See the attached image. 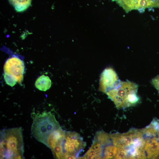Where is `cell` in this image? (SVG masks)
Segmentation results:
<instances>
[{
    "label": "cell",
    "instance_id": "8fae6325",
    "mask_svg": "<svg viewBox=\"0 0 159 159\" xmlns=\"http://www.w3.org/2000/svg\"><path fill=\"white\" fill-rule=\"evenodd\" d=\"M51 84V81L49 77L47 76L42 75L37 79L35 85L39 90L46 91L50 88Z\"/></svg>",
    "mask_w": 159,
    "mask_h": 159
},
{
    "label": "cell",
    "instance_id": "6da1fadb",
    "mask_svg": "<svg viewBox=\"0 0 159 159\" xmlns=\"http://www.w3.org/2000/svg\"><path fill=\"white\" fill-rule=\"evenodd\" d=\"M0 134V159H24L22 127L4 129Z\"/></svg>",
    "mask_w": 159,
    "mask_h": 159
},
{
    "label": "cell",
    "instance_id": "7c38bea8",
    "mask_svg": "<svg viewBox=\"0 0 159 159\" xmlns=\"http://www.w3.org/2000/svg\"><path fill=\"white\" fill-rule=\"evenodd\" d=\"M18 12L26 10L31 5L32 0H9Z\"/></svg>",
    "mask_w": 159,
    "mask_h": 159
},
{
    "label": "cell",
    "instance_id": "3957f363",
    "mask_svg": "<svg viewBox=\"0 0 159 159\" xmlns=\"http://www.w3.org/2000/svg\"><path fill=\"white\" fill-rule=\"evenodd\" d=\"M138 86L130 81H120L118 85L106 94L118 109L134 106L139 102L137 95Z\"/></svg>",
    "mask_w": 159,
    "mask_h": 159
},
{
    "label": "cell",
    "instance_id": "e0dca14e",
    "mask_svg": "<svg viewBox=\"0 0 159 159\" xmlns=\"http://www.w3.org/2000/svg\"><path fill=\"white\" fill-rule=\"evenodd\" d=\"M151 82L152 84L159 93V75L152 79Z\"/></svg>",
    "mask_w": 159,
    "mask_h": 159
},
{
    "label": "cell",
    "instance_id": "9c48e42d",
    "mask_svg": "<svg viewBox=\"0 0 159 159\" xmlns=\"http://www.w3.org/2000/svg\"><path fill=\"white\" fill-rule=\"evenodd\" d=\"M145 140L144 147L147 158H158L159 154V140L154 137H146Z\"/></svg>",
    "mask_w": 159,
    "mask_h": 159
},
{
    "label": "cell",
    "instance_id": "9a60e30c",
    "mask_svg": "<svg viewBox=\"0 0 159 159\" xmlns=\"http://www.w3.org/2000/svg\"><path fill=\"white\" fill-rule=\"evenodd\" d=\"M127 150L124 148L118 147L117 153L115 158V159L127 158Z\"/></svg>",
    "mask_w": 159,
    "mask_h": 159
},
{
    "label": "cell",
    "instance_id": "7a4b0ae2",
    "mask_svg": "<svg viewBox=\"0 0 159 159\" xmlns=\"http://www.w3.org/2000/svg\"><path fill=\"white\" fill-rule=\"evenodd\" d=\"M33 119L31 131L32 136L46 146L48 140L57 130L61 127L54 115L50 111H43L31 115Z\"/></svg>",
    "mask_w": 159,
    "mask_h": 159
},
{
    "label": "cell",
    "instance_id": "8992f818",
    "mask_svg": "<svg viewBox=\"0 0 159 159\" xmlns=\"http://www.w3.org/2000/svg\"><path fill=\"white\" fill-rule=\"evenodd\" d=\"M4 74L19 84H21L25 71L24 62L19 58L13 57L8 59L4 66Z\"/></svg>",
    "mask_w": 159,
    "mask_h": 159
},
{
    "label": "cell",
    "instance_id": "2e32d148",
    "mask_svg": "<svg viewBox=\"0 0 159 159\" xmlns=\"http://www.w3.org/2000/svg\"><path fill=\"white\" fill-rule=\"evenodd\" d=\"M4 76L5 82L8 85L13 87L16 84L17 82L8 76L4 74Z\"/></svg>",
    "mask_w": 159,
    "mask_h": 159
},
{
    "label": "cell",
    "instance_id": "30bf717a",
    "mask_svg": "<svg viewBox=\"0 0 159 159\" xmlns=\"http://www.w3.org/2000/svg\"><path fill=\"white\" fill-rule=\"evenodd\" d=\"M103 150V146L94 139L91 147L81 158H102Z\"/></svg>",
    "mask_w": 159,
    "mask_h": 159
},
{
    "label": "cell",
    "instance_id": "52a82bcc",
    "mask_svg": "<svg viewBox=\"0 0 159 159\" xmlns=\"http://www.w3.org/2000/svg\"><path fill=\"white\" fill-rule=\"evenodd\" d=\"M127 13L133 10L159 8V0H112Z\"/></svg>",
    "mask_w": 159,
    "mask_h": 159
},
{
    "label": "cell",
    "instance_id": "5bb4252c",
    "mask_svg": "<svg viewBox=\"0 0 159 159\" xmlns=\"http://www.w3.org/2000/svg\"><path fill=\"white\" fill-rule=\"evenodd\" d=\"M118 147L111 144L106 146L103 150L102 158H115L117 153Z\"/></svg>",
    "mask_w": 159,
    "mask_h": 159
},
{
    "label": "cell",
    "instance_id": "ac0fdd59",
    "mask_svg": "<svg viewBox=\"0 0 159 159\" xmlns=\"http://www.w3.org/2000/svg\"></svg>",
    "mask_w": 159,
    "mask_h": 159
},
{
    "label": "cell",
    "instance_id": "ba28073f",
    "mask_svg": "<svg viewBox=\"0 0 159 159\" xmlns=\"http://www.w3.org/2000/svg\"><path fill=\"white\" fill-rule=\"evenodd\" d=\"M120 81L116 73L113 68H107L101 74L99 90L106 94L116 87Z\"/></svg>",
    "mask_w": 159,
    "mask_h": 159
},
{
    "label": "cell",
    "instance_id": "5b68a950",
    "mask_svg": "<svg viewBox=\"0 0 159 159\" xmlns=\"http://www.w3.org/2000/svg\"><path fill=\"white\" fill-rule=\"evenodd\" d=\"M113 145L127 149L143 137L141 130L132 129L124 133L117 132L109 134Z\"/></svg>",
    "mask_w": 159,
    "mask_h": 159
},
{
    "label": "cell",
    "instance_id": "277c9868",
    "mask_svg": "<svg viewBox=\"0 0 159 159\" xmlns=\"http://www.w3.org/2000/svg\"><path fill=\"white\" fill-rule=\"evenodd\" d=\"M59 145L63 154V159H75L83 150L86 143L78 133L65 131L64 137Z\"/></svg>",
    "mask_w": 159,
    "mask_h": 159
},
{
    "label": "cell",
    "instance_id": "4fadbf2b",
    "mask_svg": "<svg viewBox=\"0 0 159 159\" xmlns=\"http://www.w3.org/2000/svg\"><path fill=\"white\" fill-rule=\"evenodd\" d=\"M94 139L103 146H106L110 145L112 143V141L110 135L103 131L97 132Z\"/></svg>",
    "mask_w": 159,
    "mask_h": 159
}]
</instances>
